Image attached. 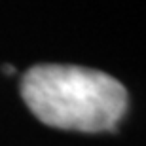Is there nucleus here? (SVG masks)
Wrapping results in <instances>:
<instances>
[{
    "label": "nucleus",
    "mask_w": 146,
    "mask_h": 146,
    "mask_svg": "<svg viewBox=\"0 0 146 146\" xmlns=\"http://www.w3.org/2000/svg\"><path fill=\"white\" fill-rule=\"evenodd\" d=\"M21 97L44 125L78 133L116 131L129 95L119 80L78 65L42 63L21 78Z\"/></svg>",
    "instance_id": "nucleus-1"
}]
</instances>
